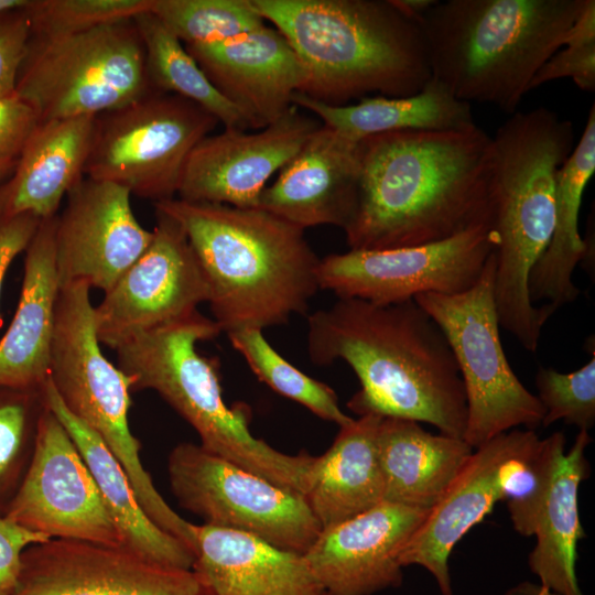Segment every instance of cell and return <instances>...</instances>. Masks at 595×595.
Segmentation results:
<instances>
[{"instance_id":"cell-1","label":"cell","mask_w":595,"mask_h":595,"mask_svg":"<svg viewBox=\"0 0 595 595\" xmlns=\"http://www.w3.org/2000/svg\"><path fill=\"white\" fill-rule=\"evenodd\" d=\"M360 147L358 206L344 230L350 250L428 245L493 226V139L477 125L385 132Z\"/></svg>"},{"instance_id":"cell-2","label":"cell","mask_w":595,"mask_h":595,"mask_svg":"<svg viewBox=\"0 0 595 595\" xmlns=\"http://www.w3.org/2000/svg\"><path fill=\"white\" fill-rule=\"evenodd\" d=\"M312 363L345 361L360 389L347 402L358 415L425 422L463 439L467 403L458 366L441 328L414 300L377 304L338 299L307 317Z\"/></svg>"},{"instance_id":"cell-3","label":"cell","mask_w":595,"mask_h":595,"mask_svg":"<svg viewBox=\"0 0 595 595\" xmlns=\"http://www.w3.org/2000/svg\"><path fill=\"white\" fill-rule=\"evenodd\" d=\"M184 229L221 332L263 331L303 314L320 289L304 230L261 208L170 198L154 203Z\"/></svg>"},{"instance_id":"cell-4","label":"cell","mask_w":595,"mask_h":595,"mask_svg":"<svg viewBox=\"0 0 595 595\" xmlns=\"http://www.w3.org/2000/svg\"><path fill=\"white\" fill-rule=\"evenodd\" d=\"M288 40L303 69L301 94L331 106L367 94L407 97L432 78L419 23L392 0H251Z\"/></svg>"},{"instance_id":"cell-5","label":"cell","mask_w":595,"mask_h":595,"mask_svg":"<svg viewBox=\"0 0 595 595\" xmlns=\"http://www.w3.org/2000/svg\"><path fill=\"white\" fill-rule=\"evenodd\" d=\"M491 139L497 314L501 327L536 351L555 310L534 306L528 281L552 237L558 174L575 147L574 127L555 111L538 107L512 113Z\"/></svg>"},{"instance_id":"cell-6","label":"cell","mask_w":595,"mask_h":595,"mask_svg":"<svg viewBox=\"0 0 595 595\" xmlns=\"http://www.w3.org/2000/svg\"><path fill=\"white\" fill-rule=\"evenodd\" d=\"M582 0L436 1L418 21L432 77L459 100L515 113L563 45Z\"/></svg>"},{"instance_id":"cell-7","label":"cell","mask_w":595,"mask_h":595,"mask_svg":"<svg viewBox=\"0 0 595 595\" xmlns=\"http://www.w3.org/2000/svg\"><path fill=\"white\" fill-rule=\"evenodd\" d=\"M220 333L216 322L197 310L119 345L118 367L131 378L132 391L154 390L195 430L205 450L305 495L316 456L286 454L256 437L246 405L225 402L217 360L197 351L199 342Z\"/></svg>"},{"instance_id":"cell-8","label":"cell","mask_w":595,"mask_h":595,"mask_svg":"<svg viewBox=\"0 0 595 595\" xmlns=\"http://www.w3.org/2000/svg\"><path fill=\"white\" fill-rule=\"evenodd\" d=\"M151 91L133 19L47 41L30 37L15 88L41 122L97 116Z\"/></svg>"},{"instance_id":"cell-9","label":"cell","mask_w":595,"mask_h":595,"mask_svg":"<svg viewBox=\"0 0 595 595\" xmlns=\"http://www.w3.org/2000/svg\"><path fill=\"white\" fill-rule=\"evenodd\" d=\"M494 286L495 252L470 289L414 299L443 332L458 366L467 403L463 440L473 448L518 426L534 431L545 414L507 360Z\"/></svg>"},{"instance_id":"cell-10","label":"cell","mask_w":595,"mask_h":595,"mask_svg":"<svg viewBox=\"0 0 595 595\" xmlns=\"http://www.w3.org/2000/svg\"><path fill=\"white\" fill-rule=\"evenodd\" d=\"M218 123L186 98L151 91L96 116L84 176L154 203L174 198L191 152Z\"/></svg>"},{"instance_id":"cell-11","label":"cell","mask_w":595,"mask_h":595,"mask_svg":"<svg viewBox=\"0 0 595 595\" xmlns=\"http://www.w3.org/2000/svg\"><path fill=\"white\" fill-rule=\"evenodd\" d=\"M172 494L204 524L247 533L304 554L322 530L304 495L182 442L167 459Z\"/></svg>"},{"instance_id":"cell-12","label":"cell","mask_w":595,"mask_h":595,"mask_svg":"<svg viewBox=\"0 0 595 595\" xmlns=\"http://www.w3.org/2000/svg\"><path fill=\"white\" fill-rule=\"evenodd\" d=\"M496 246L493 226L483 225L428 245L349 249L320 259L318 284L338 299L377 304L401 303L426 293L457 294L479 280Z\"/></svg>"},{"instance_id":"cell-13","label":"cell","mask_w":595,"mask_h":595,"mask_svg":"<svg viewBox=\"0 0 595 595\" xmlns=\"http://www.w3.org/2000/svg\"><path fill=\"white\" fill-rule=\"evenodd\" d=\"M533 430L512 429L474 448L462 470L403 545L402 567L420 565L453 595L448 559L457 542L500 501L527 483L539 444Z\"/></svg>"},{"instance_id":"cell-14","label":"cell","mask_w":595,"mask_h":595,"mask_svg":"<svg viewBox=\"0 0 595 595\" xmlns=\"http://www.w3.org/2000/svg\"><path fill=\"white\" fill-rule=\"evenodd\" d=\"M588 431H580L565 453V436L554 432L540 440L531 462L527 487L507 500L513 529L534 536L528 564L542 587L559 595H583L576 577V547L585 537L580 521L577 493L589 476L585 448Z\"/></svg>"},{"instance_id":"cell-15","label":"cell","mask_w":595,"mask_h":595,"mask_svg":"<svg viewBox=\"0 0 595 595\" xmlns=\"http://www.w3.org/2000/svg\"><path fill=\"white\" fill-rule=\"evenodd\" d=\"M155 219L148 248L94 306L97 338L113 350L208 302L207 281L184 229L158 209Z\"/></svg>"},{"instance_id":"cell-16","label":"cell","mask_w":595,"mask_h":595,"mask_svg":"<svg viewBox=\"0 0 595 595\" xmlns=\"http://www.w3.org/2000/svg\"><path fill=\"white\" fill-rule=\"evenodd\" d=\"M4 516L50 539L125 547L82 454L47 405L30 465Z\"/></svg>"},{"instance_id":"cell-17","label":"cell","mask_w":595,"mask_h":595,"mask_svg":"<svg viewBox=\"0 0 595 595\" xmlns=\"http://www.w3.org/2000/svg\"><path fill=\"white\" fill-rule=\"evenodd\" d=\"M86 283L60 288L48 379L61 401L102 440L130 432L132 380L102 354Z\"/></svg>"},{"instance_id":"cell-18","label":"cell","mask_w":595,"mask_h":595,"mask_svg":"<svg viewBox=\"0 0 595 595\" xmlns=\"http://www.w3.org/2000/svg\"><path fill=\"white\" fill-rule=\"evenodd\" d=\"M12 595H212L191 569L128 548L67 539L30 547Z\"/></svg>"},{"instance_id":"cell-19","label":"cell","mask_w":595,"mask_h":595,"mask_svg":"<svg viewBox=\"0 0 595 595\" xmlns=\"http://www.w3.org/2000/svg\"><path fill=\"white\" fill-rule=\"evenodd\" d=\"M131 194L116 184L83 177L56 215L55 266L60 288L86 283L109 291L152 240L136 218Z\"/></svg>"},{"instance_id":"cell-20","label":"cell","mask_w":595,"mask_h":595,"mask_svg":"<svg viewBox=\"0 0 595 595\" xmlns=\"http://www.w3.org/2000/svg\"><path fill=\"white\" fill-rule=\"evenodd\" d=\"M321 126L318 119L293 106L278 121L255 132L225 128L205 137L185 163L177 198L259 208L269 178Z\"/></svg>"},{"instance_id":"cell-21","label":"cell","mask_w":595,"mask_h":595,"mask_svg":"<svg viewBox=\"0 0 595 595\" xmlns=\"http://www.w3.org/2000/svg\"><path fill=\"white\" fill-rule=\"evenodd\" d=\"M429 510L382 501L325 527L303 554L328 595H372L402 583L399 554Z\"/></svg>"},{"instance_id":"cell-22","label":"cell","mask_w":595,"mask_h":595,"mask_svg":"<svg viewBox=\"0 0 595 595\" xmlns=\"http://www.w3.org/2000/svg\"><path fill=\"white\" fill-rule=\"evenodd\" d=\"M212 85L260 130L282 118L302 90L303 66L288 42L267 24L228 40L184 45Z\"/></svg>"},{"instance_id":"cell-23","label":"cell","mask_w":595,"mask_h":595,"mask_svg":"<svg viewBox=\"0 0 595 595\" xmlns=\"http://www.w3.org/2000/svg\"><path fill=\"white\" fill-rule=\"evenodd\" d=\"M360 141L322 125L263 190L259 208L305 230H345L358 206Z\"/></svg>"},{"instance_id":"cell-24","label":"cell","mask_w":595,"mask_h":595,"mask_svg":"<svg viewBox=\"0 0 595 595\" xmlns=\"http://www.w3.org/2000/svg\"><path fill=\"white\" fill-rule=\"evenodd\" d=\"M195 534L192 570L212 595H328L301 553L204 523Z\"/></svg>"},{"instance_id":"cell-25","label":"cell","mask_w":595,"mask_h":595,"mask_svg":"<svg viewBox=\"0 0 595 595\" xmlns=\"http://www.w3.org/2000/svg\"><path fill=\"white\" fill-rule=\"evenodd\" d=\"M55 226L56 216L42 219L25 250L18 306L0 339V386L41 389L48 380L60 293Z\"/></svg>"},{"instance_id":"cell-26","label":"cell","mask_w":595,"mask_h":595,"mask_svg":"<svg viewBox=\"0 0 595 595\" xmlns=\"http://www.w3.org/2000/svg\"><path fill=\"white\" fill-rule=\"evenodd\" d=\"M96 116L40 122L11 175L0 185V218L57 215L62 199L84 177Z\"/></svg>"},{"instance_id":"cell-27","label":"cell","mask_w":595,"mask_h":595,"mask_svg":"<svg viewBox=\"0 0 595 595\" xmlns=\"http://www.w3.org/2000/svg\"><path fill=\"white\" fill-rule=\"evenodd\" d=\"M377 451L383 501L430 510L462 470L474 448L463 439L432 434L416 421L382 418Z\"/></svg>"},{"instance_id":"cell-28","label":"cell","mask_w":595,"mask_h":595,"mask_svg":"<svg viewBox=\"0 0 595 595\" xmlns=\"http://www.w3.org/2000/svg\"><path fill=\"white\" fill-rule=\"evenodd\" d=\"M44 396L46 405L82 454L105 507L122 536L125 548L154 562L191 570L194 553L148 517L122 465L94 430L67 410L50 379L44 386Z\"/></svg>"},{"instance_id":"cell-29","label":"cell","mask_w":595,"mask_h":595,"mask_svg":"<svg viewBox=\"0 0 595 595\" xmlns=\"http://www.w3.org/2000/svg\"><path fill=\"white\" fill-rule=\"evenodd\" d=\"M595 170V105L587 116L583 134L561 167L555 188V224L544 252L528 281L529 298L534 304L544 301L555 311L576 300L581 293L573 282L575 268L591 266L588 235L582 238L578 215L585 187Z\"/></svg>"},{"instance_id":"cell-30","label":"cell","mask_w":595,"mask_h":595,"mask_svg":"<svg viewBox=\"0 0 595 595\" xmlns=\"http://www.w3.org/2000/svg\"><path fill=\"white\" fill-rule=\"evenodd\" d=\"M381 419L371 413L359 415L340 426L329 448L316 456L304 497L322 529L383 501V479L377 451Z\"/></svg>"},{"instance_id":"cell-31","label":"cell","mask_w":595,"mask_h":595,"mask_svg":"<svg viewBox=\"0 0 595 595\" xmlns=\"http://www.w3.org/2000/svg\"><path fill=\"white\" fill-rule=\"evenodd\" d=\"M292 104L355 141L392 131H452L476 125L470 104L433 77L407 97H365L356 104L331 106L296 93Z\"/></svg>"},{"instance_id":"cell-32","label":"cell","mask_w":595,"mask_h":595,"mask_svg":"<svg viewBox=\"0 0 595 595\" xmlns=\"http://www.w3.org/2000/svg\"><path fill=\"white\" fill-rule=\"evenodd\" d=\"M144 48L149 87L186 98L212 113L225 128L249 130V121L208 80L184 44L150 10L133 18Z\"/></svg>"},{"instance_id":"cell-33","label":"cell","mask_w":595,"mask_h":595,"mask_svg":"<svg viewBox=\"0 0 595 595\" xmlns=\"http://www.w3.org/2000/svg\"><path fill=\"white\" fill-rule=\"evenodd\" d=\"M227 335L234 349L244 357L256 377L273 391L339 428L354 420L340 409L337 396L329 386L289 363L268 343L261 329L244 328Z\"/></svg>"},{"instance_id":"cell-34","label":"cell","mask_w":595,"mask_h":595,"mask_svg":"<svg viewBox=\"0 0 595 595\" xmlns=\"http://www.w3.org/2000/svg\"><path fill=\"white\" fill-rule=\"evenodd\" d=\"M45 409L44 387L0 386V516L6 515L25 476Z\"/></svg>"},{"instance_id":"cell-35","label":"cell","mask_w":595,"mask_h":595,"mask_svg":"<svg viewBox=\"0 0 595 595\" xmlns=\"http://www.w3.org/2000/svg\"><path fill=\"white\" fill-rule=\"evenodd\" d=\"M149 10L184 45L221 42L266 24L251 0H151Z\"/></svg>"},{"instance_id":"cell-36","label":"cell","mask_w":595,"mask_h":595,"mask_svg":"<svg viewBox=\"0 0 595 595\" xmlns=\"http://www.w3.org/2000/svg\"><path fill=\"white\" fill-rule=\"evenodd\" d=\"M150 4L151 0H28L22 9L31 39L47 41L133 19Z\"/></svg>"},{"instance_id":"cell-37","label":"cell","mask_w":595,"mask_h":595,"mask_svg":"<svg viewBox=\"0 0 595 595\" xmlns=\"http://www.w3.org/2000/svg\"><path fill=\"white\" fill-rule=\"evenodd\" d=\"M595 349V348H594ZM591 359L572 372L540 367L536 375L538 399L545 414L544 428L556 421L588 431L595 423V350Z\"/></svg>"},{"instance_id":"cell-38","label":"cell","mask_w":595,"mask_h":595,"mask_svg":"<svg viewBox=\"0 0 595 595\" xmlns=\"http://www.w3.org/2000/svg\"><path fill=\"white\" fill-rule=\"evenodd\" d=\"M571 78L582 90H595V1L582 0L563 45L541 66L529 91L552 80Z\"/></svg>"},{"instance_id":"cell-39","label":"cell","mask_w":595,"mask_h":595,"mask_svg":"<svg viewBox=\"0 0 595 595\" xmlns=\"http://www.w3.org/2000/svg\"><path fill=\"white\" fill-rule=\"evenodd\" d=\"M22 7L0 12V99L15 93L28 52L31 29Z\"/></svg>"},{"instance_id":"cell-40","label":"cell","mask_w":595,"mask_h":595,"mask_svg":"<svg viewBox=\"0 0 595 595\" xmlns=\"http://www.w3.org/2000/svg\"><path fill=\"white\" fill-rule=\"evenodd\" d=\"M40 122L34 108L15 93L0 99V163L18 162Z\"/></svg>"},{"instance_id":"cell-41","label":"cell","mask_w":595,"mask_h":595,"mask_svg":"<svg viewBox=\"0 0 595 595\" xmlns=\"http://www.w3.org/2000/svg\"><path fill=\"white\" fill-rule=\"evenodd\" d=\"M50 540L6 516H0V595H12L18 586L23 553L32 545Z\"/></svg>"},{"instance_id":"cell-42","label":"cell","mask_w":595,"mask_h":595,"mask_svg":"<svg viewBox=\"0 0 595 595\" xmlns=\"http://www.w3.org/2000/svg\"><path fill=\"white\" fill-rule=\"evenodd\" d=\"M41 221L37 216L29 213L0 218V299L11 263L26 250Z\"/></svg>"},{"instance_id":"cell-43","label":"cell","mask_w":595,"mask_h":595,"mask_svg":"<svg viewBox=\"0 0 595 595\" xmlns=\"http://www.w3.org/2000/svg\"><path fill=\"white\" fill-rule=\"evenodd\" d=\"M407 17L414 21L419 19L436 2V0H392Z\"/></svg>"},{"instance_id":"cell-44","label":"cell","mask_w":595,"mask_h":595,"mask_svg":"<svg viewBox=\"0 0 595 595\" xmlns=\"http://www.w3.org/2000/svg\"><path fill=\"white\" fill-rule=\"evenodd\" d=\"M17 162L0 163V185L11 175Z\"/></svg>"},{"instance_id":"cell-45","label":"cell","mask_w":595,"mask_h":595,"mask_svg":"<svg viewBox=\"0 0 595 595\" xmlns=\"http://www.w3.org/2000/svg\"><path fill=\"white\" fill-rule=\"evenodd\" d=\"M26 3V0H0V12L10 9H17Z\"/></svg>"}]
</instances>
